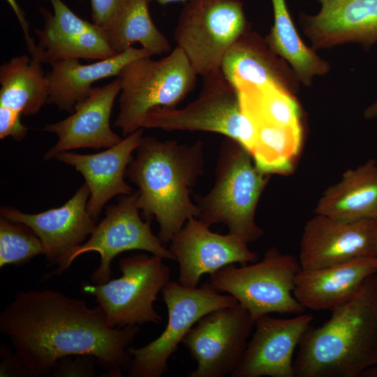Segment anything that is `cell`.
Wrapping results in <instances>:
<instances>
[{
    "instance_id": "6da1fadb",
    "label": "cell",
    "mask_w": 377,
    "mask_h": 377,
    "mask_svg": "<svg viewBox=\"0 0 377 377\" xmlns=\"http://www.w3.org/2000/svg\"><path fill=\"white\" fill-rule=\"evenodd\" d=\"M0 332L15 349L17 376H47L60 359L88 355L107 376L120 377L140 327H111L99 305L45 288L17 293L0 313Z\"/></svg>"
},
{
    "instance_id": "7a4b0ae2",
    "label": "cell",
    "mask_w": 377,
    "mask_h": 377,
    "mask_svg": "<svg viewBox=\"0 0 377 377\" xmlns=\"http://www.w3.org/2000/svg\"><path fill=\"white\" fill-rule=\"evenodd\" d=\"M204 143H179L143 136L126 177L138 188V206L145 220L154 218L163 243L172 237L199 209L191 191L205 172Z\"/></svg>"
},
{
    "instance_id": "3957f363",
    "label": "cell",
    "mask_w": 377,
    "mask_h": 377,
    "mask_svg": "<svg viewBox=\"0 0 377 377\" xmlns=\"http://www.w3.org/2000/svg\"><path fill=\"white\" fill-rule=\"evenodd\" d=\"M311 327L298 345L295 377H358L377 365V272L357 294Z\"/></svg>"
},
{
    "instance_id": "277c9868",
    "label": "cell",
    "mask_w": 377,
    "mask_h": 377,
    "mask_svg": "<svg viewBox=\"0 0 377 377\" xmlns=\"http://www.w3.org/2000/svg\"><path fill=\"white\" fill-rule=\"evenodd\" d=\"M269 179L246 147L226 138L219 148L212 188L194 195L198 219L209 227L224 224L228 233L247 243L258 240L263 231L256 222V211Z\"/></svg>"
},
{
    "instance_id": "5b68a950",
    "label": "cell",
    "mask_w": 377,
    "mask_h": 377,
    "mask_svg": "<svg viewBox=\"0 0 377 377\" xmlns=\"http://www.w3.org/2000/svg\"><path fill=\"white\" fill-rule=\"evenodd\" d=\"M151 57L130 62L117 76L119 111L114 126L124 136L142 128L150 111L176 108L195 87L198 75L178 47L161 59Z\"/></svg>"
},
{
    "instance_id": "8992f818",
    "label": "cell",
    "mask_w": 377,
    "mask_h": 377,
    "mask_svg": "<svg viewBox=\"0 0 377 377\" xmlns=\"http://www.w3.org/2000/svg\"><path fill=\"white\" fill-rule=\"evenodd\" d=\"M299 260L269 248L259 262L237 267L229 265L210 275L208 284L233 296L250 313L254 323L272 313L300 314L305 309L293 295Z\"/></svg>"
},
{
    "instance_id": "52a82bcc",
    "label": "cell",
    "mask_w": 377,
    "mask_h": 377,
    "mask_svg": "<svg viewBox=\"0 0 377 377\" xmlns=\"http://www.w3.org/2000/svg\"><path fill=\"white\" fill-rule=\"evenodd\" d=\"M163 258L134 253L119 261L121 277L101 284L82 283L80 290L95 297L111 327L158 325L163 317L154 306L158 294L170 280Z\"/></svg>"
},
{
    "instance_id": "ba28073f",
    "label": "cell",
    "mask_w": 377,
    "mask_h": 377,
    "mask_svg": "<svg viewBox=\"0 0 377 377\" xmlns=\"http://www.w3.org/2000/svg\"><path fill=\"white\" fill-rule=\"evenodd\" d=\"M248 29L242 0H188L173 38L197 75L204 77L221 70L229 48Z\"/></svg>"
},
{
    "instance_id": "9c48e42d",
    "label": "cell",
    "mask_w": 377,
    "mask_h": 377,
    "mask_svg": "<svg viewBox=\"0 0 377 377\" xmlns=\"http://www.w3.org/2000/svg\"><path fill=\"white\" fill-rule=\"evenodd\" d=\"M202 78V90L193 101L180 109L150 111L142 128L216 133L239 142L251 153L254 131L242 112L237 89L221 69Z\"/></svg>"
},
{
    "instance_id": "30bf717a",
    "label": "cell",
    "mask_w": 377,
    "mask_h": 377,
    "mask_svg": "<svg viewBox=\"0 0 377 377\" xmlns=\"http://www.w3.org/2000/svg\"><path fill=\"white\" fill-rule=\"evenodd\" d=\"M161 293L168 309V323L155 340L138 348H128L132 357L127 370L129 377L163 376L168 370L169 358L200 318L238 302L233 296L221 295L208 283L200 288H188L170 280Z\"/></svg>"
},
{
    "instance_id": "8fae6325",
    "label": "cell",
    "mask_w": 377,
    "mask_h": 377,
    "mask_svg": "<svg viewBox=\"0 0 377 377\" xmlns=\"http://www.w3.org/2000/svg\"><path fill=\"white\" fill-rule=\"evenodd\" d=\"M138 196V191H135L122 195L116 204L108 206L105 218L96 225L88 240L74 249L48 276L61 274L78 256L91 251L98 252L101 256L100 265L90 278L94 284L105 283L111 279L112 260L124 251L142 250L175 261L172 252L152 232L151 220L143 221L140 216Z\"/></svg>"
},
{
    "instance_id": "7c38bea8",
    "label": "cell",
    "mask_w": 377,
    "mask_h": 377,
    "mask_svg": "<svg viewBox=\"0 0 377 377\" xmlns=\"http://www.w3.org/2000/svg\"><path fill=\"white\" fill-rule=\"evenodd\" d=\"M253 327L250 313L239 302L203 316L182 341L197 362L187 376L231 375L242 361Z\"/></svg>"
},
{
    "instance_id": "4fadbf2b",
    "label": "cell",
    "mask_w": 377,
    "mask_h": 377,
    "mask_svg": "<svg viewBox=\"0 0 377 377\" xmlns=\"http://www.w3.org/2000/svg\"><path fill=\"white\" fill-rule=\"evenodd\" d=\"M376 255L377 220L344 221L316 214L304 227L298 260L301 269H313Z\"/></svg>"
},
{
    "instance_id": "5bb4252c",
    "label": "cell",
    "mask_w": 377,
    "mask_h": 377,
    "mask_svg": "<svg viewBox=\"0 0 377 377\" xmlns=\"http://www.w3.org/2000/svg\"><path fill=\"white\" fill-rule=\"evenodd\" d=\"M209 228L191 217L169 242V250L179 264V283L184 286L196 288L204 274L211 275L233 263H254L259 258L240 237L214 232Z\"/></svg>"
},
{
    "instance_id": "9a60e30c",
    "label": "cell",
    "mask_w": 377,
    "mask_h": 377,
    "mask_svg": "<svg viewBox=\"0 0 377 377\" xmlns=\"http://www.w3.org/2000/svg\"><path fill=\"white\" fill-rule=\"evenodd\" d=\"M89 190L84 183L62 206L37 214L1 207V216L29 227L40 239L48 266L59 265L96 229L87 209Z\"/></svg>"
},
{
    "instance_id": "2e32d148",
    "label": "cell",
    "mask_w": 377,
    "mask_h": 377,
    "mask_svg": "<svg viewBox=\"0 0 377 377\" xmlns=\"http://www.w3.org/2000/svg\"><path fill=\"white\" fill-rule=\"evenodd\" d=\"M313 320L302 313L291 318L269 314L254 323L255 332L232 377H295L293 355Z\"/></svg>"
},
{
    "instance_id": "e0dca14e",
    "label": "cell",
    "mask_w": 377,
    "mask_h": 377,
    "mask_svg": "<svg viewBox=\"0 0 377 377\" xmlns=\"http://www.w3.org/2000/svg\"><path fill=\"white\" fill-rule=\"evenodd\" d=\"M53 13L40 8L45 24L35 34L37 59L43 63L67 59L102 60L117 54L101 27L77 15L61 0H50Z\"/></svg>"
},
{
    "instance_id": "ac0fdd59",
    "label": "cell",
    "mask_w": 377,
    "mask_h": 377,
    "mask_svg": "<svg viewBox=\"0 0 377 377\" xmlns=\"http://www.w3.org/2000/svg\"><path fill=\"white\" fill-rule=\"evenodd\" d=\"M118 78L100 87L78 103L67 118L45 126L43 131L54 133L57 143L44 155V160L79 148H109L122 139L111 128L110 121L114 101L120 93Z\"/></svg>"
},
{
    "instance_id": "d6986e66",
    "label": "cell",
    "mask_w": 377,
    "mask_h": 377,
    "mask_svg": "<svg viewBox=\"0 0 377 377\" xmlns=\"http://www.w3.org/2000/svg\"><path fill=\"white\" fill-rule=\"evenodd\" d=\"M319 12L300 14V23L313 48L347 43L369 47L377 43V0H318Z\"/></svg>"
},
{
    "instance_id": "ffe728a7",
    "label": "cell",
    "mask_w": 377,
    "mask_h": 377,
    "mask_svg": "<svg viewBox=\"0 0 377 377\" xmlns=\"http://www.w3.org/2000/svg\"><path fill=\"white\" fill-rule=\"evenodd\" d=\"M142 138L143 128H139L103 151L80 154L68 151L54 157L74 167L84 177L90 192L87 209L94 220L99 218L104 206L112 198L135 191L126 182L125 177L133 153Z\"/></svg>"
},
{
    "instance_id": "44dd1931",
    "label": "cell",
    "mask_w": 377,
    "mask_h": 377,
    "mask_svg": "<svg viewBox=\"0 0 377 377\" xmlns=\"http://www.w3.org/2000/svg\"><path fill=\"white\" fill-rule=\"evenodd\" d=\"M376 272V258L320 269L300 268L295 279L293 295L305 309L332 311L353 298L367 279Z\"/></svg>"
},
{
    "instance_id": "7402d4cb",
    "label": "cell",
    "mask_w": 377,
    "mask_h": 377,
    "mask_svg": "<svg viewBox=\"0 0 377 377\" xmlns=\"http://www.w3.org/2000/svg\"><path fill=\"white\" fill-rule=\"evenodd\" d=\"M221 71L235 86L240 82L276 84L296 94L299 80L290 65L267 44L265 37L248 29L226 52Z\"/></svg>"
},
{
    "instance_id": "603a6c76",
    "label": "cell",
    "mask_w": 377,
    "mask_h": 377,
    "mask_svg": "<svg viewBox=\"0 0 377 377\" xmlns=\"http://www.w3.org/2000/svg\"><path fill=\"white\" fill-rule=\"evenodd\" d=\"M147 57H152L148 50L132 47L90 64H80L77 59L52 61L50 63L51 71L47 74L50 94L47 103L73 113L75 106L90 95L94 82L118 76L130 62Z\"/></svg>"
},
{
    "instance_id": "cb8c5ba5",
    "label": "cell",
    "mask_w": 377,
    "mask_h": 377,
    "mask_svg": "<svg viewBox=\"0 0 377 377\" xmlns=\"http://www.w3.org/2000/svg\"><path fill=\"white\" fill-rule=\"evenodd\" d=\"M315 214L344 221L377 220V163L369 159L345 171L320 197Z\"/></svg>"
},
{
    "instance_id": "d4e9b609",
    "label": "cell",
    "mask_w": 377,
    "mask_h": 377,
    "mask_svg": "<svg viewBox=\"0 0 377 377\" xmlns=\"http://www.w3.org/2000/svg\"><path fill=\"white\" fill-rule=\"evenodd\" d=\"M42 62L34 57H14L0 67V107L34 115L47 103L50 87Z\"/></svg>"
},
{
    "instance_id": "484cf974",
    "label": "cell",
    "mask_w": 377,
    "mask_h": 377,
    "mask_svg": "<svg viewBox=\"0 0 377 377\" xmlns=\"http://www.w3.org/2000/svg\"><path fill=\"white\" fill-rule=\"evenodd\" d=\"M274 23L265 36L270 48L293 68L299 82L310 87L315 77L330 71V64L302 40L286 0H271Z\"/></svg>"
},
{
    "instance_id": "4316f807",
    "label": "cell",
    "mask_w": 377,
    "mask_h": 377,
    "mask_svg": "<svg viewBox=\"0 0 377 377\" xmlns=\"http://www.w3.org/2000/svg\"><path fill=\"white\" fill-rule=\"evenodd\" d=\"M237 89L240 107L253 131L262 126H286L302 130L300 105L291 91L276 84L240 82Z\"/></svg>"
},
{
    "instance_id": "83f0119b",
    "label": "cell",
    "mask_w": 377,
    "mask_h": 377,
    "mask_svg": "<svg viewBox=\"0 0 377 377\" xmlns=\"http://www.w3.org/2000/svg\"><path fill=\"white\" fill-rule=\"evenodd\" d=\"M149 3L148 0H125L115 17L103 31L117 54L132 47L135 43L152 56L172 51L169 40L151 20Z\"/></svg>"
},
{
    "instance_id": "f1b7e54d",
    "label": "cell",
    "mask_w": 377,
    "mask_h": 377,
    "mask_svg": "<svg viewBox=\"0 0 377 377\" xmlns=\"http://www.w3.org/2000/svg\"><path fill=\"white\" fill-rule=\"evenodd\" d=\"M40 254H44L42 243L29 227L1 216V267L24 265Z\"/></svg>"
},
{
    "instance_id": "f546056e",
    "label": "cell",
    "mask_w": 377,
    "mask_h": 377,
    "mask_svg": "<svg viewBox=\"0 0 377 377\" xmlns=\"http://www.w3.org/2000/svg\"><path fill=\"white\" fill-rule=\"evenodd\" d=\"M60 359L52 372V376L57 377L95 376L94 356L88 355H75Z\"/></svg>"
},
{
    "instance_id": "4dcf8cb0",
    "label": "cell",
    "mask_w": 377,
    "mask_h": 377,
    "mask_svg": "<svg viewBox=\"0 0 377 377\" xmlns=\"http://www.w3.org/2000/svg\"><path fill=\"white\" fill-rule=\"evenodd\" d=\"M92 22L104 30L113 20L125 0H90Z\"/></svg>"
},
{
    "instance_id": "1f68e13d",
    "label": "cell",
    "mask_w": 377,
    "mask_h": 377,
    "mask_svg": "<svg viewBox=\"0 0 377 377\" xmlns=\"http://www.w3.org/2000/svg\"><path fill=\"white\" fill-rule=\"evenodd\" d=\"M21 114L0 107V139L11 137L21 141L27 133V128L21 122Z\"/></svg>"
},
{
    "instance_id": "d6a6232c",
    "label": "cell",
    "mask_w": 377,
    "mask_h": 377,
    "mask_svg": "<svg viewBox=\"0 0 377 377\" xmlns=\"http://www.w3.org/2000/svg\"><path fill=\"white\" fill-rule=\"evenodd\" d=\"M10 4L14 13H15L23 30L24 40L27 47L31 53V56L37 58L38 54V50L37 45L35 43L34 40L29 35V24L25 18L24 12L21 10L20 6L17 3L16 0H6Z\"/></svg>"
},
{
    "instance_id": "836d02e7",
    "label": "cell",
    "mask_w": 377,
    "mask_h": 377,
    "mask_svg": "<svg viewBox=\"0 0 377 377\" xmlns=\"http://www.w3.org/2000/svg\"><path fill=\"white\" fill-rule=\"evenodd\" d=\"M363 116L367 119H377V101L364 110Z\"/></svg>"
},
{
    "instance_id": "e575fe53",
    "label": "cell",
    "mask_w": 377,
    "mask_h": 377,
    "mask_svg": "<svg viewBox=\"0 0 377 377\" xmlns=\"http://www.w3.org/2000/svg\"><path fill=\"white\" fill-rule=\"evenodd\" d=\"M361 377H377V365L365 370Z\"/></svg>"
},
{
    "instance_id": "d590c367",
    "label": "cell",
    "mask_w": 377,
    "mask_h": 377,
    "mask_svg": "<svg viewBox=\"0 0 377 377\" xmlns=\"http://www.w3.org/2000/svg\"><path fill=\"white\" fill-rule=\"evenodd\" d=\"M153 1H156L158 3L161 5H166V4L172 3L175 2L184 1L186 0H148L149 2Z\"/></svg>"
},
{
    "instance_id": "8d00e7d4",
    "label": "cell",
    "mask_w": 377,
    "mask_h": 377,
    "mask_svg": "<svg viewBox=\"0 0 377 377\" xmlns=\"http://www.w3.org/2000/svg\"><path fill=\"white\" fill-rule=\"evenodd\" d=\"M376 260H377V255H376Z\"/></svg>"
},
{
    "instance_id": "74e56055",
    "label": "cell",
    "mask_w": 377,
    "mask_h": 377,
    "mask_svg": "<svg viewBox=\"0 0 377 377\" xmlns=\"http://www.w3.org/2000/svg\"><path fill=\"white\" fill-rule=\"evenodd\" d=\"M79 1H82V0H79Z\"/></svg>"
}]
</instances>
